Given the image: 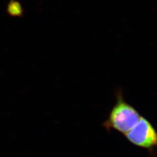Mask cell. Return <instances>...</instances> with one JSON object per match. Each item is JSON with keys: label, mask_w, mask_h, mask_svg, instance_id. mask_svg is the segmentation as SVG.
Wrapping results in <instances>:
<instances>
[{"label": "cell", "mask_w": 157, "mask_h": 157, "mask_svg": "<svg viewBox=\"0 0 157 157\" xmlns=\"http://www.w3.org/2000/svg\"><path fill=\"white\" fill-rule=\"evenodd\" d=\"M7 10L10 15L13 17H21L24 13V9L21 3L17 0H10Z\"/></svg>", "instance_id": "3"}, {"label": "cell", "mask_w": 157, "mask_h": 157, "mask_svg": "<svg viewBox=\"0 0 157 157\" xmlns=\"http://www.w3.org/2000/svg\"><path fill=\"white\" fill-rule=\"evenodd\" d=\"M140 117L138 111L124 100L122 94H119L116 104L104 124L109 129L125 134L137 123Z\"/></svg>", "instance_id": "1"}, {"label": "cell", "mask_w": 157, "mask_h": 157, "mask_svg": "<svg viewBox=\"0 0 157 157\" xmlns=\"http://www.w3.org/2000/svg\"><path fill=\"white\" fill-rule=\"evenodd\" d=\"M131 144L141 148L153 150L157 145V134L154 126L143 117L124 134Z\"/></svg>", "instance_id": "2"}]
</instances>
